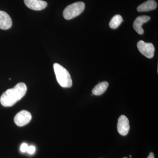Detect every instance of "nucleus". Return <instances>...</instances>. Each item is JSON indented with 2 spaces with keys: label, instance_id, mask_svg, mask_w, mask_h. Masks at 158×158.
<instances>
[{
  "label": "nucleus",
  "instance_id": "1",
  "mask_svg": "<svg viewBox=\"0 0 158 158\" xmlns=\"http://www.w3.org/2000/svg\"><path fill=\"white\" fill-rule=\"evenodd\" d=\"M27 91L26 84L19 83L13 88L8 89L2 94L0 102L3 106L11 107L22 98Z\"/></svg>",
  "mask_w": 158,
  "mask_h": 158
},
{
  "label": "nucleus",
  "instance_id": "2",
  "mask_svg": "<svg viewBox=\"0 0 158 158\" xmlns=\"http://www.w3.org/2000/svg\"><path fill=\"white\" fill-rule=\"evenodd\" d=\"M54 69L57 81L63 88H69L72 86L71 77L68 71L58 63L54 64Z\"/></svg>",
  "mask_w": 158,
  "mask_h": 158
},
{
  "label": "nucleus",
  "instance_id": "3",
  "mask_svg": "<svg viewBox=\"0 0 158 158\" xmlns=\"http://www.w3.org/2000/svg\"><path fill=\"white\" fill-rule=\"evenodd\" d=\"M85 4L83 2H77L67 6L63 12L65 19L70 20L80 15L85 9Z\"/></svg>",
  "mask_w": 158,
  "mask_h": 158
},
{
  "label": "nucleus",
  "instance_id": "4",
  "mask_svg": "<svg viewBox=\"0 0 158 158\" xmlns=\"http://www.w3.org/2000/svg\"><path fill=\"white\" fill-rule=\"evenodd\" d=\"M137 47L138 50L144 56L148 59H151L153 57L155 48L151 43H146L143 40H140L137 44Z\"/></svg>",
  "mask_w": 158,
  "mask_h": 158
},
{
  "label": "nucleus",
  "instance_id": "5",
  "mask_svg": "<svg viewBox=\"0 0 158 158\" xmlns=\"http://www.w3.org/2000/svg\"><path fill=\"white\" fill-rule=\"evenodd\" d=\"M32 118L31 113L27 110H22L17 113L14 117L15 124L19 127H23L29 123Z\"/></svg>",
  "mask_w": 158,
  "mask_h": 158
},
{
  "label": "nucleus",
  "instance_id": "6",
  "mask_svg": "<svg viewBox=\"0 0 158 158\" xmlns=\"http://www.w3.org/2000/svg\"><path fill=\"white\" fill-rule=\"evenodd\" d=\"M117 131L120 135L125 136L127 135L130 130L129 121L124 115H121L118 118Z\"/></svg>",
  "mask_w": 158,
  "mask_h": 158
},
{
  "label": "nucleus",
  "instance_id": "7",
  "mask_svg": "<svg viewBox=\"0 0 158 158\" xmlns=\"http://www.w3.org/2000/svg\"><path fill=\"white\" fill-rule=\"evenodd\" d=\"M26 6L29 9L36 11H40L45 9L48 4L42 0H24Z\"/></svg>",
  "mask_w": 158,
  "mask_h": 158
},
{
  "label": "nucleus",
  "instance_id": "8",
  "mask_svg": "<svg viewBox=\"0 0 158 158\" xmlns=\"http://www.w3.org/2000/svg\"><path fill=\"white\" fill-rule=\"evenodd\" d=\"M150 19V17L147 15H141L137 17L133 23V27L135 31L141 35L144 34V31L142 26L144 23L149 21Z\"/></svg>",
  "mask_w": 158,
  "mask_h": 158
},
{
  "label": "nucleus",
  "instance_id": "9",
  "mask_svg": "<svg viewBox=\"0 0 158 158\" xmlns=\"http://www.w3.org/2000/svg\"><path fill=\"white\" fill-rule=\"evenodd\" d=\"M12 20L8 13L0 11V29L6 30L12 26Z\"/></svg>",
  "mask_w": 158,
  "mask_h": 158
},
{
  "label": "nucleus",
  "instance_id": "10",
  "mask_svg": "<svg viewBox=\"0 0 158 158\" xmlns=\"http://www.w3.org/2000/svg\"><path fill=\"white\" fill-rule=\"evenodd\" d=\"M157 7V3L154 0H148L139 5L137 8L138 12H145L155 10Z\"/></svg>",
  "mask_w": 158,
  "mask_h": 158
},
{
  "label": "nucleus",
  "instance_id": "11",
  "mask_svg": "<svg viewBox=\"0 0 158 158\" xmlns=\"http://www.w3.org/2000/svg\"><path fill=\"white\" fill-rule=\"evenodd\" d=\"M109 83L107 81L99 83L92 90V94L94 95H100L104 93L108 88Z\"/></svg>",
  "mask_w": 158,
  "mask_h": 158
},
{
  "label": "nucleus",
  "instance_id": "12",
  "mask_svg": "<svg viewBox=\"0 0 158 158\" xmlns=\"http://www.w3.org/2000/svg\"><path fill=\"white\" fill-rule=\"evenodd\" d=\"M123 21L122 17L119 15H116L110 20L109 26L111 29L117 28Z\"/></svg>",
  "mask_w": 158,
  "mask_h": 158
},
{
  "label": "nucleus",
  "instance_id": "13",
  "mask_svg": "<svg viewBox=\"0 0 158 158\" xmlns=\"http://www.w3.org/2000/svg\"><path fill=\"white\" fill-rule=\"evenodd\" d=\"M29 146L26 143H23L22 144L21 146L20 147V150L22 152H25L27 151L28 148Z\"/></svg>",
  "mask_w": 158,
  "mask_h": 158
},
{
  "label": "nucleus",
  "instance_id": "14",
  "mask_svg": "<svg viewBox=\"0 0 158 158\" xmlns=\"http://www.w3.org/2000/svg\"><path fill=\"white\" fill-rule=\"evenodd\" d=\"M35 150H36L35 147L34 146L31 145V146H29L27 152L29 154H34V152H35Z\"/></svg>",
  "mask_w": 158,
  "mask_h": 158
},
{
  "label": "nucleus",
  "instance_id": "15",
  "mask_svg": "<svg viewBox=\"0 0 158 158\" xmlns=\"http://www.w3.org/2000/svg\"><path fill=\"white\" fill-rule=\"evenodd\" d=\"M147 158H155L154 155L153 153H150L149 156H148Z\"/></svg>",
  "mask_w": 158,
  "mask_h": 158
},
{
  "label": "nucleus",
  "instance_id": "16",
  "mask_svg": "<svg viewBox=\"0 0 158 158\" xmlns=\"http://www.w3.org/2000/svg\"><path fill=\"white\" fill-rule=\"evenodd\" d=\"M127 158V157H124V158Z\"/></svg>",
  "mask_w": 158,
  "mask_h": 158
}]
</instances>
